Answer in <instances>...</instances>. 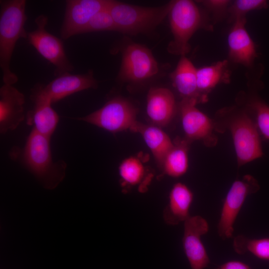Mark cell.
Segmentation results:
<instances>
[{"instance_id":"cell-1","label":"cell","mask_w":269,"mask_h":269,"mask_svg":"<svg viewBox=\"0 0 269 269\" xmlns=\"http://www.w3.org/2000/svg\"><path fill=\"white\" fill-rule=\"evenodd\" d=\"M50 138L32 129L24 146H13L9 155L28 170L42 187L52 190L65 178L67 163L62 159L53 160Z\"/></svg>"},{"instance_id":"cell-2","label":"cell","mask_w":269,"mask_h":269,"mask_svg":"<svg viewBox=\"0 0 269 269\" xmlns=\"http://www.w3.org/2000/svg\"><path fill=\"white\" fill-rule=\"evenodd\" d=\"M26 3L25 0L0 1V67L5 84L13 85L18 81L10 65L16 42L20 38H27Z\"/></svg>"},{"instance_id":"cell-3","label":"cell","mask_w":269,"mask_h":269,"mask_svg":"<svg viewBox=\"0 0 269 269\" xmlns=\"http://www.w3.org/2000/svg\"><path fill=\"white\" fill-rule=\"evenodd\" d=\"M171 4L145 7L111 0L108 9L117 31L134 35L153 30L168 15Z\"/></svg>"},{"instance_id":"cell-4","label":"cell","mask_w":269,"mask_h":269,"mask_svg":"<svg viewBox=\"0 0 269 269\" xmlns=\"http://www.w3.org/2000/svg\"><path fill=\"white\" fill-rule=\"evenodd\" d=\"M173 40L167 50L171 54L185 56L190 49L189 40L201 25L202 18L196 4L192 0H172L168 14Z\"/></svg>"},{"instance_id":"cell-5","label":"cell","mask_w":269,"mask_h":269,"mask_svg":"<svg viewBox=\"0 0 269 269\" xmlns=\"http://www.w3.org/2000/svg\"><path fill=\"white\" fill-rule=\"evenodd\" d=\"M137 109L128 100L114 97L100 109L83 117L74 118L112 133L131 128L137 122Z\"/></svg>"},{"instance_id":"cell-6","label":"cell","mask_w":269,"mask_h":269,"mask_svg":"<svg viewBox=\"0 0 269 269\" xmlns=\"http://www.w3.org/2000/svg\"><path fill=\"white\" fill-rule=\"evenodd\" d=\"M98 83L92 70L85 74L65 73L46 85L37 84L31 91L33 103L46 101L51 104L75 93L89 89H96Z\"/></svg>"},{"instance_id":"cell-7","label":"cell","mask_w":269,"mask_h":269,"mask_svg":"<svg viewBox=\"0 0 269 269\" xmlns=\"http://www.w3.org/2000/svg\"><path fill=\"white\" fill-rule=\"evenodd\" d=\"M47 22L46 15H39L35 19L36 28L28 33L27 39L40 55L55 66V75L58 76L72 71L74 67L66 54L62 41L46 29Z\"/></svg>"},{"instance_id":"cell-8","label":"cell","mask_w":269,"mask_h":269,"mask_svg":"<svg viewBox=\"0 0 269 269\" xmlns=\"http://www.w3.org/2000/svg\"><path fill=\"white\" fill-rule=\"evenodd\" d=\"M259 188L257 181L250 175H246L232 183L224 200L217 227L222 239L232 237L234 223L247 197Z\"/></svg>"},{"instance_id":"cell-9","label":"cell","mask_w":269,"mask_h":269,"mask_svg":"<svg viewBox=\"0 0 269 269\" xmlns=\"http://www.w3.org/2000/svg\"><path fill=\"white\" fill-rule=\"evenodd\" d=\"M231 131L239 166L261 157L263 155L258 130L252 119L245 113L231 120Z\"/></svg>"},{"instance_id":"cell-10","label":"cell","mask_w":269,"mask_h":269,"mask_svg":"<svg viewBox=\"0 0 269 269\" xmlns=\"http://www.w3.org/2000/svg\"><path fill=\"white\" fill-rule=\"evenodd\" d=\"M158 65L151 51L139 44L127 45L122 53L119 78L130 82H140L156 75Z\"/></svg>"},{"instance_id":"cell-11","label":"cell","mask_w":269,"mask_h":269,"mask_svg":"<svg viewBox=\"0 0 269 269\" xmlns=\"http://www.w3.org/2000/svg\"><path fill=\"white\" fill-rule=\"evenodd\" d=\"M198 102L193 99H182L179 110L182 128L189 141L202 140L207 146H213L217 138L213 134L212 120L196 107Z\"/></svg>"},{"instance_id":"cell-12","label":"cell","mask_w":269,"mask_h":269,"mask_svg":"<svg viewBox=\"0 0 269 269\" xmlns=\"http://www.w3.org/2000/svg\"><path fill=\"white\" fill-rule=\"evenodd\" d=\"M209 230V224L199 215L190 216L184 222L182 246L191 269H204L210 263L202 236Z\"/></svg>"},{"instance_id":"cell-13","label":"cell","mask_w":269,"mask_h":269,"mask_svg":"<svg viewBox=\"0 0 269 269\" xmlns=\"http://www.w3.org/2000/svg\"><path fill=\"white\" fill-rule=\"evenodd\" d=\"M111 0H68L61 28V36L67 39L81 34L93 16L108 7Z\"/></svg>"},{"instance_id":"cell-14","label":"cell","mask_w":269,"mask_h":269,"mask_svg":"<svg viewBox=\"0 0 269 269\" xmlns=\"http://www.w3.org/2000/svg\"><path fill=\"white\" fill-rule=\"evenodd\" d=\"M23 93L13 85L3 84L0 88V133L15 130L25 119Z\"/></svg>"},{"instance_id":"cell-15","label":"cell","mask_w":269,"mask_h":269,"mask_svg":"<svg viewBox=\"0 0 269 269\" xmlns=\"http://www.w3.org/2000/svg\"><path fill=\"white\" fill-rule=\"evenodd\" d=\"M146 111L152 125L159 128L167 125L176 111L172 92L165 88H150L147 95Z\"/></svg>"},{"instance_id":"cell-16","label":"cell","mask_w":269,"mask_h":269,"mask_svg":"<svg viewBox=\"0 0 269 269\" xmlns=\"http://www.w3.org/2000/svg\"><path fill=\"white\" fill-rule=\"evenodd\" d=\"M246 18L235 21L228 37L229 55L234 62L250 66L257 57L255 45L245 28Z\"/></svg>"},{"instance_id":"cell-17","label":"cell","mask_w":269,"mask_h":269,"mask_svg":"<svg viewBox=\"0 0 269 269\" xmlns=\"http://www.w3.org/2000/svg\"><path fill=\"white\" fill-rule=\"evenodd\" d=\"M193 200V194L185 184L178 182L172 187L167 205L164 208L162 217L169 225H177L184 222L189 217V210Z\"/></svg>"},{"instance_id":"cell-18","label":"cell","mask_w":269,"mask_h":269,"mask_svg":"<svg viewBox=\"0 0 269 269\" xmlns=\"http://www.w3.org/2000/svg\"><path fill=\"white\" fill-rule=\"evenodd\" d=\"M197 69L185 56H181L175 69L170 74L172 84L183 99H195L199 103L206 98L198 91Z\"/></svg>"},{"instance_id":"cell-19","label":"cell","mask_w":269,"mask_h":269,"mask_svg":"<svg viewBox=\"0 0 269 269\" xmlns=\"http://www.w3.org/2000/svg\"><path fill=\"white\" fill-rule=\"evenodd\" d=\"M119 173L121 185L125 192L135 186L138 187L140 192H145L153 177L136 156H130L123 160L119 167Z\"/></svg>"},{"instance_id":"cell-20","label":"cell","mask_w":269,"mask_h":269,"mask_svg":"<svg viewBox=\"0 0 269 269\" xmlns=\"http://www.w3.org/2000/svg\"><path fill=\"white\" fill-rule=\"evenodd\" d=\"M139 133L151 150L158 166L161 168L163 160L173 142L161 128L136 122L130 130Z\"/></svg>"},{"instance_id":"cell-21","label":"cell","mask_w":269,"mask_h":269,"mask_svg":"<svg viewBox=\"0 0 269 269\" xmlns=\"http://www.w3.org/2000/svg\"><path fill=\"white\" fill-rule=\"evenodd\" d=\"M34 107L25 115L26 124L38 133L51 137L55 132L59 120L56 112L51 104L46 101L33 103Z\"/></svg>"},{"instance_id":"cell-22","label":"cell","mask_w":269,"mask_h":269,"mask_svg":"<svg viewBox=\"0 0 269 269\" xmlns=\"http://www.w3.org/2000/svg\"><path fill=\"white\" fill-rule=\"evenodd\" d=\"M189 142L186 139L176 138L167 153L161 169L164 174L179 177L185 174L188 168V151Z\"/></svg>"},{"instance_id":"cell-23","label":"cell","mask_w":269,"mask_h":269,"mask_svg":"<svg viewBox=\"0 0 269 269\" xmlns=\"http://www.w3.org/2000/svg\"><path fill=\"white\" fill-rule=\"evenodd\" d=\"M227 61H219L215 64L197 69V85L199 92L207 98L206 94L223 80L226 74Z\"/></svg>"},{"instance_id":"cell-24","label":"cell","mask_w":269,"mask_h":269,"mask_svg":"<svg viewBox=\"0 0 269 269\" xmlns=\"http://www.w3.org/2000/svg\"><path fill=\"white\" fill-rule=\"evenodd\" d=\"M233 246L238 254L249 252L261 260L269 262V238L251 239L238 235L234 238Z\"/></svg>"},{"instance_id":"cell-25","label":"cell","mask_w":269,"mask_h":269,"mask_svg":"<svg viewBox=\"0 0 269 269\" xmlns=\"http://www.w3.org/2000/svg\"><path fill=\"white\" fill-rule=\"evenodd\" d=\"M103 31H117L115 22L108 7L95 14L81 34Z\"/></svg>"},{"instance_id":"cell-26","label":"cell","mask_w":269,"mask_h":269,"mask_svg":"<svg viewBox=\"0 0 269 269\" xmlns=\"http://www.w3.org/2000/svg\"><path fill=\"white\" fill-rule=\"evenodd\" d=\"M268 3L264 0H238L233 2L229 11L235 21L245 19V14L249 11L267 7Z\"/></svg>"},{"instance_id":"cell-27","label":"cell","mask_w":269,"mask_h":269,"mask_svg":"<svg viewBox=\"0 0 269 269\" xmlns=\"http://www.w3.org/2000/svg\"><path fill=\"white\" fill-rule=\"evenodd\" d=\"M253 106L256 114L257 124L261 134L269 139V107L260 101H256Z\"/></svg>"},{"instance_id":"cell-28","label":"cell","mask_w":269,"mask_h":269,"mask_svg":"<svg viewBox=\"0 0 269 269\" xmlns=\"http://www.w3.org/2000/svg\"><path fill=\"white\" fill-rule=\"evenodd\" d=\"M202 3L214 12H221L225 10L230 3L229 0H210L203 1Z\"/></svg>"},{"instance_id":"cell-29","label":"cell","mask_w":269,"mask_h":269,"mask_svg":"<svg viewBox=\"0 0 269 269\" xmlns=\"http://www.w3.org/2000/svg\"><path fill=\"white\" fill-rule=\"evenodd\" d=\"M218 269H251L250 267L241 261H230L227 262L218 268Z\"/></svg>"}]
</instances>
